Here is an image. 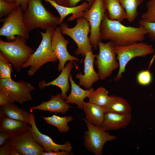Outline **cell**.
<instances>
[{
	"label": "cell",
	"mask_w": 155,
	"mask_h": 155,
	"mask_svg": "<svg viewBox=\"0 0 155 155\" xmlns=\"http://www.w3.org/2000/svg\"><path fill=\"white\" fill-rule=\"evenodd\" d=\"M34 89L31 83L23 80L15 81L12 79H0V90L10 95L19 104L31 100V92Z\"/></svg>",
	"instance_id": "11"
},
{
	"label": "cell",
	"mask_w": 155,
	"mask_h": 155,
	"mask_svg": "<svg viewBox=\"0 0 155 155\" xmlns=\"http://www.w3.org/2000/svg\"><path fill=\"white\" fill-rule=\"evenodd\" d=\"M137 80L138 83L142 86L150 84L152 82V76L149 69L140 71L137 74Z\"/></svg>",
	"instance_id": "32"
},
{
	"label": "cell",
	"mask_w": 155,
	"mask_h": 155,
	"mask_svg": "<svg viewBox=\"0 0 155 155\" xmlns=\"http://www.w3.org/2000/svg\"><path fill=\"white\" fill-rule=\"evenodd\" d=\"M15 101L12 96L3 90H0V106L13 103Z\"/></svg>",
	"instance_id": "34"
},
{
	"label": "cell",
	"mask_w": 155,
	"mask_h": 155,
	"mask_svg": "<svg viewBox=\"0 0 155 155\" xmlns=\"http://www.w3.org/2000/svg\"><path fill=\"white\" fill-rule=\"evenodd\" d=\"M23 18L28 32L37 28L46 30L51 27L56 28L60 20L45 8L42 0H29Z\"/></svg>",
	"instance_id": "2"
},
{
	"label": "cell",
	"mask_w": 155,
	"mask_h": 155,
	"mask_svg": "<svg viewBox=\"0 0 155 155\" xmlns=\"http://www.w3.org/2000/svg\"><path fill=\"white\" fill-rule=\"evenodd\" d=\"M106 10L104 6L103 0H96L92 6L84 11L81 17L85 18L90 26V43L96 49L100 40V26Z\"/></svg>",
	"instance_id": "10"
},
{
	"label": "cell",
	"mask_w": 155,
	"mask_h": 155,
	"mask_svg": "<svg viewBox=\"0 0 155 155\" xmlns=\"http://www.w3.org/2000/svg\"><path fill=\"white\" fill-rule=\"evenodd\" d=\"M83 109L88 121L95 125H101L105 113L104 107L89 102H84Z\"/></svg>",
	"instance_id": "23"
},
{
	"label": "cell",
	"mask_w": 155,
	"mask_h": 155,
	"mask_svg": "<svg viewBox=\"0 0 155 155\" xmlns=\"http://www.w3.org/2000/svg\"><path fill=\"white\" fill-rule=\"evenodd\" d=\"M59 4L68 7H71L67 0H53Z\"/></svg>",
	"instance_id": "40"
},
{
	"label": "cell",
	"mask_w": 155,
	"mask_h": 155,
	"mask_svg": "<svg viewBox=\"0 0 155 155\" xmlns=\"http://www.w3.org/2000/svg\"><path fill=\"white\" fill-rule=\"evenodd\" d=\"M139 26L145 28L148 31L150 38L152 40L155 41V22H146L141 20L139 22Z\"/></svg>",
	"instance_id": "33"
},
{
	"label": "cell",
	"mask_w": 155,
	"mask_h": 155,
	"mask_svg": "<svg viewBox=\"0 0 155 155\" xmlns=\"http://www.w3.org/2000/svg\"><path fill=\"white\" fill-rule=\"evenodd\" d=\"M26 123L0 115V132H3L9 138H13L26 133L29 129Z\"/></svg>",
	"instance_id": "17"
},
{
	"label": "cell",
	"mask_w": 155,
	"mask_h": 155,
	"mask_svg": "<svg viewBox=\"0 0 155 155\" xmlns=\"http://www.w3.org/2000/svg\"><path fill=\"white\" fill-rule=\"evenodd\" d=\"M9 138L10 147L17 150L21 155H40L44 149L36 141L29 129L25 134L13 138Z\"/></svg>",
	"instance_id": "14"
},
{
	"label": "cell",
	"mask_w": 155,
	"mask_h": 155,
	"mask_svg": "<svg viewBox=\"0 0 155 155\" xmlns=\"http://www.w3.org/2000/svg\"><path fill=\"white\" fill-rule=\"evenodd\" d=\"M47 3H49L57 10L60 16L59 25L62 23L64 19L67 16L72 14L68 19V21H71L78 18L81 17L84 11L89 8L88 3L84 2L78 6L73 7H68L60 5L53 0H44Z\"/></svg>",
	"instance_id": "20"
},
{
	"label": "cell",
	"mask_w": 155,
	"mask_h": 155,
	"mask_svg": "<svg viewBox=\"0 0 155 155\" xmlns=\"http://www.w3.org/2000/svg\"><path fill=\"white\" fill-rule=\"evenodd\" d=\"M110 101L104 108L106 112H112L121 114H131V105L125 99L121 97L110 95Z\"/></svg>",
	"instance_id": "24"
},
{
	"label": "cell",
	"mask_w": 155,
	"mask_h": 155,
	"mask_svg": "<svg viewBox=\"0 0 155 155\" xmlns=\"http://www.w3.org/2000/svg\"><path fill=\"white\" fill-rule=\"evenodd\" d=\"M113 49L119 65L118 73L114 79L115 81H119L122 78L126 67L131 60L136 57L153 54L155 51L152 45L143 41L126 45L114 46Z\"/></svg>",
	"instance_id": "5"
},
{
	"label": "cell",
	"mask_w": 155,
	"mask_h": 155,
	"mask_svg": "<svg viewBox=\"0 0 155 155\" xmlns=\"http://www.w3.org/2000/svg\"><path fill=\"white\" fill-rule=\"evenodd\" d=\"M6 2L10 3H15L16 2V0H3Z\"/></svg>",
	"instance_id": "42"
},
{
	"label": "cell",
	"mask_w": 155,
	"mask_h": 155,
	"mask_svg": "<svg viewBox=\"0 0 155 155\" xmlns=\"http://www.w3.org/2000/svg\"><path fill=\"white\" fill-rule=\"evenodd\" d=\"M146 7V11L142 15L141 20L146 22H155V0H149Z\"/></svg>",
	"instance_id": "30"
},
{
	"label": "cell",
	"mask_w": 155,
	"mask_h": 155,
	"mask_svg": "<svg viewBox=\"0 0 155 155\" xmlns=\"http://www.w3.org/2000/svg\"><path fill=\"white\" fill-rule=\"evenodd\" d=\"M9 155H20L19 152L15 148L10 147V150Z\"/></svg>",
	"instance_id": "41"
},
{
	"label": "cell",
	"mask_w": 155,
	"mask_h": 155,
	"mask_svg": "<svg viewBox=\"0 0 155 155\" xmlns=\"http://www.w3.org/2000/svg\"><path fill=\"white\" fill-rule=\"evenodd\" d=\"M108 92L105 88L100 87L94 90L88 97L89 102L104 107L109 102L111 97Z\"/></svg>",
	"instance_id": "27"
},
{
	"label": "cell",
	"mask_w": 155,
	"mask_h": 155,
	"mask_svg": "<svg viewBox=\"0 0 155 155\" xmlns=\"http://www.w3.org/2000/svg\"><path fill=\"white\" fill-rule=\"evenodd\" d=\"M17 6L16 2L10 3L0 0V18L9 15Z\"/></svg>",
	"instance_id": "31"
},
{
	"label": "cell",
	"mask_w": 155,
	"mask_h": 155,
	"mask_svg": "<svg viewBox=\"0 0 155 155\" xmlns=\"http://www.w3.org/2000/svg\"><path fill=\"white\" fill-rule=\"evenodd\" d=\"M60 27H56L51 38V46L54 53L59 60L58 71L60 72L67 61H79L77 57L71 55L67 49L69 41L62 36Z\"/></svg>",
	"instance_id": "12"
},
{
	"label": "cell",
	"mask_w": 155,
	"mask_h": 155,
	"mask_svg": "<svg viewBox=\"0 0 155 155\" xmlns=\"http://www.w3.org/2000/svg\"><path fill=\"white\" fill-rule=\"evenodd\" d=\"M69 81L71 85V91L65 101L68 104H75L78 106V108L83 109L84 99L88 97L94 89L92 87L87 90L82 88L79 84L77 85L75 83L71 74L69 76Z\"/></svg>",
	"instance_id": "21"
},
{
	"label": "cell",
	"mask_w": 155,
	"mask_h": 155,
	"mask_svg": "<svg viewBox=\"0 0 155 155\" xmlns=\"http://www.w3.org/2000/svg\"><path fill=\"white\" fill-rule=\"evenodd\" d=\"M131 114H123L112 112H106L103 122L100 126L106 131L124 128L130 123Z\"/></svg>",
	"instance_id": "19"
},
{
	"label": "cell",
	"mask_w": 155,
	"mask_h": 155,
	"mask_svg": "<svg viewBox=\"0 0 155 155\" xmlns=\"http://www.w3.org/2000/svg\"><path fill=\"white\" fill-rule=\"evenodd\" d=\"M55 28L51 27L46 30L45 32H39L42 36L41 42L36 51L22 67L24 69L30 67L28 71L29 76H33L45 63L57 61L51 46V38Z\"/></svg>",
	"instance_id": "3"
},
{
	"label": "cell",
	"mask_w": 155,
	"mask_h": 155,
	"mask_svg": "<svg viewBox=\"0 0 155 155\" xmlns=\"http://www.w3.org/2000/svg\"><path fill=\"white\" fill-rule=\"evenodd\" d=\"M9 137L8 135L3 132L0 133V146H1L6 142L7 140Z\"/></svg>",
	"instance_id": "39"
},
{
	"label": "cell",
	"mask_w": 155,
	"mask_h": 155,
	"mask_svg": "<svg viewBox=\"0 0 155 155\" xmlns=\"http://www.w3.org/2000/svg\"><path fill=\"white\" fill-rule=\"evenodd\" d=\"M76 24L72 28L68 27L66 23H62L60 27L62 34L66 35L71 38L77 46L75 53L85 57L86 52H93L88 35L90 32V26L88 22L85 18H76Z\"/></svg>",
	"instance_id": "6"
},
{
	"label": "cell",
	"mask_w": 155,
	"mask_h": 155,
	"mask_svg": "<svg viewBox=\"0 0 155 155\" xmlns=\"http://www.w3.org/2000/svg\"><path fill=\"white\" fill-rule=\"evenodd\" d=\"M41 117L46 123L57 127L60 133H65L69 131L70 128L68 123L73 120V117L70 115L61 117L54 115L51 117Z\"/></svg>",
	"instance_id": "26"
},
{
	"label": "cell",
	"mask_w": 155,
	"mask_h": 155,
	"mask_svg": "<svg viewBox=\"0 0 155 155\" xmlns=\"http://www.w3.org/2000/svg\"><path fill=\"white\" fill-rule=\"evenodd\" d=\"M96 54L93 52H86L85 56L84 66V74L77 73L75 78L79 80V84L87 89L92 87L94 82H96L100 78L98 73L95 71L94 62Z\"/></svg>",
	"instance_id": "15"
},
{
	"label": "cell",
	"mask_w": 155,
	"mask_h": 155,
	"mask_svg": "<svg viewBox=\"0 0 155 155\" xmlns=\"http://www.w3.org/2000/svg\"><path fill=\"white\" fill-rule=\"evenodd\" d=\"M86 123L87 130L84 135V146L95 155L102 154V149L107 142L117 139L116 136L110 134L100 126L95 125L82 119Z\"/></svg>",
	"instance_id": "8"
},
{
	"label": "cell",
	"mask_w": 155,
	"mask_h": 155,
	"mask_svg": "<svg viewBox=\"0 0 155 155\" xmlns=\"http://www.w3.org/2000/svg\"><path fill=\"white\" fill-rule=\"evenodd\" d=\"M29 0H16V3L18 6H20L24 12H25L28 8Z\"/></svg>",
	"instance_id": "38"
},
{
	"label": "cell",
	"mask_w": 155,
	"mask_h": 155,
	"mask_svg": "<svg viewBox=\"0 0 155 155\" xmlns=\"http://www.w3.org/2000/svg\"><path fill=\"white\" fill-rule=\"evenodd\" d=\"M68 103L63 100L61 94L58 93L56 95H52L49 100L43 101L38 105L31 106L29 108L30 110H38L39 111H48L50 113H53L55 114L60 113L62 114H65L72 108Z\"/></svg>",
	"instance_id": "18"
},
{
	"label": "cell",
	"mask_w": 155,
	"mask_h": 155,
	"mask_svg": "<svg viewBox=\"0 0 155 155\" xmlns=\"http://www.w3.org/2000/svg\"><path fill=\"white\" fill-rule=\"evenodd\" d=\"M114 46L111 41L106 43L100 40L98 43L99 53L96 55L94 63L98 69L100 79L104 80L110 76L114 70L119 67Z\"/></svg>",
	"instance_id": "7"
},
{
	"label": "cell",
	"mask_w": 155,
	"mask_h": 155,
	"mask_svg": "<svg viewBox=\"0 0 155 155\" xmlns=\"http://www.w3.org/2000/svg\"><path fill=\"white\" fill-rule=\"evenodd\" d=\"M12 64L0 53V79H12Z\"/></svg>",
	"instance_id": "29"
},
{
	"label": "cell",
	"mask_w": 155,
	"mask_h": 155,
	"mask_svg": "<svg viewBox=\"0 0 155 155\" xmlns=\"http://www.w3.org/2000/svg\"><path fill=\"white\" fill-rule=\"evenodd\" d=\"M71 7L76 6L77 4L82 0H67ZM88 2L89 8H90L96 0H85Z\"/></svg>",
	"instance_id": "37"
},
{
	"label": "cell",
	"mask_w": 155,
	"mask_h": 155,
	"mask_svg": "<svg viewBox=\"0 0 155 155\" xmlns=\"http://www.w3.org/2000/svg\"><path fill=\"white\" fill-rule=\"evenodd\" d=\"M121 4L125 9L126 17L129 22H132L136 18L138 13V7L143 2V0H119Z\"/></svg>",
	"instance_id": "28"
},
{
	"label": "cell",
	"mask_w": 155,
	"mask_h": 155,
	"mask_svg": "<svg viewBox=\"0 0 155 155\" xmlns=\"http://www.w3.org/2000/svg\"><path fill=\"white\" fill-rule=\"evenodd\" d=\"M73 67L72 61H69L57 78L48 83H46L45 80L40 81L38 83L39 88L43 89L45 87L50 86H56L60 89L63 98L65 100L67 96V93L70 90V86L69 82V76Z\"/></svg>",
	"instance_id": "16"
},
{
	"label": "cell",
	"mask_w": 155,
	"mask_h": 155,
	"mask_svg": "<svg viewBox=\"0 0 155 155\" xmlns=\"http://www.w3.org/2000/svg\"><path fill=\"white\" fill-rule=\"evenodd\" d=\"M73 154L71 152L61 150L60 151L59 150L57 151H51L49 152H44L41 153L40 155H72Z\"/></svg>",
	"instance_id": "36"
},
{
	"label": "cell",
	"mask_w": 155,
	"mask_h": 155,
	"mask_svg": "<svg viewBox=\"0 0 155 155\" xmlns=\"http://www.w3.org/2000/svg\"><path fill=\"white\" fill-rule=\"evenodd\" d=\"M103 3L105 9L107 11L109 19L121 22L126 19L125 11L119 0H103Z\"/></svg>",
	"instance_id": "25"
},
{
	"label": "cell",
	"mask_w": 155,
	"mask_h": 155,
	"mask_svg": "<svg viewBox=\"0 0 155 155\" xmlns=\"http://www.w3.org/2000/svg\"><path fill=\"white\" fill-rule=\"evenodd\" d=\"M31 113L20 108L13 103L0 107V115L24 122L29 124H30Z\"/></svg>",
	"instance_id": "22"
},
{
	"label": "cell",
	"mask_w": 155,
	"mask_h": 155,
	"mask_svg": "<svg viewBox=\"0 0 155 155\" xmlns=\"http://www.w3.org/2000/svg\"><path fill=\"white\" fill-rule=\"evenodd\" d=\"M29 129L33 137L43 147L45 152L64 150L71 152L73 147L71 143L67 141L63 144H58L53 142L49 136L41 133L38 129L35 122L34 114L31 113Z\"/></svg>",
	"instance_id": "13"
},
{
	"label": "cell",
	"mask_w": 155,
	"mask_h": 155,
	"mask_svg": "<svg viewBox=\"0 0 155 155\" xmlns=\"http://www.w3.org/2000/svg\"><path fill=\"white\" fill-rule=\"evenodd\" d=\"M23 12L21 6H18L10 14L0 19V22H3L0 29L1 36L6 37L9 41L15 40L17 35L26 40L29 38V32L23 21Z\"/></svg>",
	"instance_id": "9"
},
{
	"label": "cell",
	"mask_w": 155,
	"mask_h": 155,
	"mask_svg": "<svg viewBox=\"0 0 155 155\" xmlns=\"http://www.w3.org/2000/svg\"><path fill=\"white\" fill-rule=\"evenodd\" d=\"M10 148L9 138L0 148V155H9Z\"/></svg>",
	"instance_id": "35"
},
{
	"label": "cell",
	"mask_w": 155,
	"mask_h": 155,
	"mask_svg": "<svg viewBox=\"0 0 155 155\" xmlns=\"http://www.w3.org/2000/svg\"><path fill=\"white\" fill-rule=\"evenodd\" d=\"M100 40H109L114 46L126 45L143 41L148 31L144 27L126 26L108 18L106 10L100 26Z\"/></svg>",
	"instance_id": "1"
},
{
	"label": "cell",
	"mask_w": 155,
	"mask_h": 155,
	"mask_svg": "<svg viewBox=\"0 0 155 155\" xmlns=\"http://www.w3.org/2000/svg\"><path fill=\"white\" fill-rule=\"evenodd\" d=\"M26 39L17 35L15 40L7 42L0 40V53L13 65L17 73L34 52L26 44Z\"/></svg>",
	"instance_id": "4"
}]
</instances>
